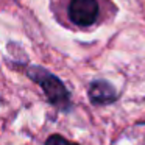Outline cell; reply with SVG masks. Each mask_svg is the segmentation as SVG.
<instances>
[{"label":"cell","mask_w":145,"mask_h":145,"mask_svg":"<svg viewBox=\"0 0 145 145\" xmlns=\"http://www.w3.org/2000/svg\"><path fill=\"white\" fill-rule=\"evenodd\" d=\"M28 75L44 89L45 95H47V98L50 100L52 105L58 106L59 109H67L69 108V103H70L69 92L55 75L48 73L47 70L41 69V67H33L31 70H28Z\"/></svg>","instance_id":"6da1fadb"},{"label":"cell","mask_w":145,"mask_h":145,"mask_svg":"<svg viewBox=\"0 0 145 145\" xmlns=\"http://www.w3.org/2000/svg\"><path fill=\"white\" fill-rule=\"evenodd\" d=\"M89 98L94 105H109L117 100V92L109 83L94 81L89 88Z\"/></svg>","instance_id":"3957f363"},{"label":"cell","mask_w":145,"mask_h":145,"mask_svg":"<svg viewBox=\"0 0 145 145\" xmlns=\"http://www.w3.org/2000/svg\"><path fill=\"white\" fill-rule=\"evenodd\" d=\"M45 145H78V144H72V142H69L67 139H64L59 134H53L47 139Z\"/></svg>","instance_id":"277c9868"},{"label":"cell","mask_w":145,"mask_h":145,"mask_svg":"<svg viewBox=\"0 0 145 145\" xmlns=\"http://www.w3.org/2000/svg\"><path fill=\"white\" fill-rule=\"evenodd\" d=\"M98 3L95 0H72L69 5V17L75 25L89 27L97 20Z\"/></svg>","instance_id":"7a4b0ae2"}]
</instances>
